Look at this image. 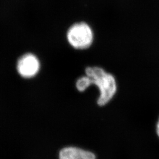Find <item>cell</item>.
<instances>
[{
  "label": "cell",
  "instance_id": "cell-5",
  "mask_svg": "<svg viewBox=\"0 0 159 159\" xmlns=\"http://www.w3.org/2000/svg\"><path fill=\"white\" fill-rule=\"evenodd\" d=\"M156 133H157V136L159 137V119L158 120L157 125H156Z\"/></svg>",
  "mask_w": 159,
  "mask_h": 159
},
{
  "label": "cell",
  "instance_id": "cell-4",
  "mask_svg": "<svg viewBox=\"0 0 159 159\" xmlns=\"http://www.w3.org/2000/svg\"><path fill=\"white\" fill-rule=\"evenodd\" d=\"M59 159H96V156L91 151L68 146L62 148L58 154Z\"/></svg>",
  "mask_w": 159,
  "mask_h": 159
},
{
  "label": "cell",
  "instance_id": "cell-1",
  "mask_svg": "<svg viewBox=\"0 0 159 159\" xmlns=\"http://www.w3.org/2000/svg\"><path fill=\"white\" fill-rule=\"evenodd\" d=\"M89 87L95 85L100 91L97 100L99 106L108 104L117 92V83L113 75L99 67H88L85 69Z\"/></svg>",
  "mask_w": 159,
  "mask_h": 159
},
{
  "label": "cell",
  "instance_id": "cell-3",
  "mask_svg": "<svg viewBox=\"0 0 159 159\" xmlns=\"http://www.w3.org/2000/svg\"><path fill=\"white\" fill-rule=\"evenodd\" d=\"M40 61L35 56L26 54L20 58L17 63V71L19 74L25 79L34 77L40 70Z\"/></svg>",
  "mask_w": 159,
  "mask_h": 159
},
{
  "label": "cell",
  "instance_id": "cell-2",
  "mask_svg": "<svg viewBox=\"0 0 159 159\" xmlns=\"http://www.w3.org/2000/svg\"><path fill=\"white\" fill-rule=\"evenodd\" d=\"M67 40L70 45L75 49L84 50L91 46L94 34L90 26L87 23H76L68 30Z\"/></svg>",
  "mask_w": 159,
  "mask_h": 159
}]
</instances>
